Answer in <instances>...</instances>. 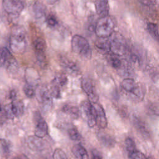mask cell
Masks as SVG:
<instances>
[{
	"label": "cell",
	"instance_id": "36",
	"mask_svg": "<svg viewBox=\"0 0 159 159\" xmlns=\"http://www.w3.org/2000/svg\"><path fill=\"white\" fill-rule=\"evenodd\" d=\"M9 98L13 100V101L15 100L16 98V92L15 90H11L10 93H9Z\"/></svg>",
	"mask_w": 159,
	"mask_h": 159
},
{
	"label": "cell",
	"instance_id": "17",
	"mask_svg": "<svg viewBox=\"0 0 159 159\" xmlns=\"http://www.w3.org/2000/svg\"><path fill=\"white\" fill-rule=\"evenodd\" d=\"M39 100L42 104V107L45 111H49L52 105V96L47 89H41L39 92Z\"/></svg>",
	"mask_w": 159,
	"mask_h": 159
},
{
	"label": "cell",
	"instance_id": "6",
	"mask_svg": "<svg viewBox=\"0 0 159 159\" xmlns=\"http://www.w3.org/2000/svg\"><path fill=\"white\" fill-rule=\"evenodd\" d=\"M80 112L86 119L89 127H93L96 124L95 109L93 104L89 101L81 102Z\"/></svg>",
	"mask_w": 159,
	"mask_h": 159
},
{
	"label": "cell",
	"instance_id": "32",
	"mask_svg": "<svg viewBox=\"0 0 159 159\" xmlns=\"http://www.w3.org/2000/svg\"><path fill=\"white\" fill-rule=\"evenodd\" d=\"M128 156L130 159H147L145 155L137 150L128 154Z\"/></svg>",
	"mask_w": 159,
	"mask_h": 159
},
{
	"label": "cell",
	"instance_id": "31",
	"mask_svg": "<svg viewBox=\"0 0 159 159\" xmlns=\"http://www.w3.org/2000/svg\"><path fill=\"white\" fill-rule=\"evenodd\" d=\"M53 159H68L65 152L59 148H57L55 150L53 153Z\"/></svg>",
	"mask_w": 159,
	"mask_h": 159
},
{
	"label": "cell",
	"instance_id": "12",
	"mask_svg": "<svg viewBox=\"0 0 159 159\" xmlns=\"http://www.w3.org/2000/svg\"><path fill=\"white\" fill-rule=\"evenodd\" d=\"M24 104L20 101H14L5 107V112L9 118L19 117L24 113Z\"/></svg>",
	"mask_w": 159,
	"mask_h": 159
},
{
	"label": "cell",
	"instance_id": "19",
	"mask_svg": "<svg viewBox=\"0 0 159 159\" xmlns=\"http://www.w3.org/2000/svg\"><path fill=\"white\" fill-rule=\"evenodd\" d=\"M98 138L100 143L104 147L107 148H112L115 146L116 140L110 135L102 132H99Z\"/></svg>",
	"mask_w": 159,
	"mask_h": 159
},
{
	"label": "cell",
	"instance_id": "1",
	"mask_svg": "<svg viewBox=\"0 0 159 159\" xmlns=\"http://www.w3.org/2000/svg\"><path fill=\"white\" fill-rule=\"evenodd\" d=\"M116 26L115 19L111 16L99 18L94 26V32L99 38H109Z\"/></svg>",
	"mask_w": 159,
	"mask_h": 159
},
{
	"label": "cell",
	"instance_id": "2",
	"mask_svg": "<svg viewBox=\"0 0 159 159\" xmlns=\"http://www.w3.org/2000/svg\"><path fill=\"white\" fill-rule=\"evenodd\" d=\"M9 44L11 50L16 53H23L27 46L25 32L24 28L21 26H17L12 30Z\"/></svg>",
	"mask_w": 159,
	"mask_h": 159
},
{
	"label": "cell",
	"instance_id": "25",
	"mask_svg": "<svg viewBox=\"0 0 159 159\" xmlns=\"http://www.w3.org/2000/svg\"><path fill=\"white\" fill-rule=\"evenodd\" d=\"M147 29L149 34L157 40H158V28L157 24L153 22H148L147 25Z\"/></svg>",
	"mask_w": 159,
	"mask_h": 159
},
{
	"label": "cell",
	"instance_id": "35",
	"mask_svg": "<svg viewBox=\"0 0 159 159\" xmlns=\"http://www.w3.org/2000/svg\"><path fill=\"white\" fill-rule=\"evenodd\" d=\"M140 2L142 3L143 5L147 6L148 7L154 6L156 3V2L154 1H140Z\"/></svg>",
	"mask_w": 159,
	"mask_h": 159
},
{
	"label": "cell",
	"instance_id": "21",
	"mask_svg": "<svg viewBox=\"0 0 159 159\" xmlns=\"http://www.w3.org/2000/svg\"><path fill=\"white\" fill-rule=\"evenodd\" d=\"M95 46L98 50L104 53L110 51L108 38H99L95 42Z\"/></svg>",
	"mask_w": 159,
	"mask_h": 159
},
{
	"label": "cell",
	"instance_id": "37",
	"mask_svg": "<svg viewBox=\"0 0 159 159\" xmlns=\"http://www.w3.org/2000/svg\"><path fill=\"white\" fill-rule=\"evenodd\" d=\"M11 159H28V158L25 155L20 154V155H18L13 157Z\"/></svg>",
	"mask_w": 159,
	"mask_h": 159
},
{
	"label": "cell",
	"instance_id": "9",
	"mask_svg": "<svg viewBox=\"0 0 159 159\" xmlns=\"http://www.w3.org/2000/svg\"><path fill=\"white\" fill-rule=\"evenodd\" d=\"M4 11L11 16H17L20 14L25 7V3L22 1L5 0L2 1Z\"/></svg>",
	"mask_w": 159,
	"mask_h": 159
},
{
	"label": "cell",
	"instance_id": "38",
	"mask_svg": "<svg viewBox=\"0 0 159 159\" xmlns=\"http://www.w3.org/2000/svg\"><path fill=\"white\" fill-rule=\"evenodd\" d=\"M147 159H153L152 157H148V158H147Z\"/></svg>",
	"mask_w": 159,
	"mask_h": 159
},
{
	"label": "cell",
	"instance_id": "27",
	"mask_svg": "<svg viewBox=\"0 0 159 159\" xmlns=\"http://www.w3.org/2000/svg\"><path fill=\"white\" fill-rule=\"evenodd\" d=\"M68 134L71 140L74 141H79L81 139V135L78 130L75 128L72 127L68 129Z\"/></svg>",
	"mask_w": 159,
	"mask_h": 159
},
{
	"label": "cell",
	"instance_id": "14",
	"mask_svg": "<svg viewBox=\"0 0 159 159\" xmlns=\"http://www.w3.org/2000/svg\"><path fill=\"white\" fill-rule=\"evenodd\" d=\"M133 124L136 130L144 138L150 137V131L147 124L140 117L137 116L133 117Z\"/></svg>",
	"mask_w": 159,
	"mask_h": 159
},
{
	"label": "cell",
	"instance_id": "7",
	"mask_svg": "<svg viewBox=\"0 0 159 159\" xmlns=\"http://www.w3.org/2000/svg\"><path fill=\"white\" fill-rule=\"evenodd\" d=\"M81 84L82 89L88 97L89 101L92 104L98 103L99 95L91 80L89 78L84 77L81 80Z\"/></svg>",
	"mask_w": 159,
	"mask_h": 159
},
{
	"label": "cell",
	"instance_id": "34",
	"mask_svg": "<svg viewBox=\"0 0 159 159\" xmlns=\"http://www.w3.org/2000/svg\"><path fill=\"white\" fill-rule=\"evenodd\" d=\"M91 159H102V157L98 150L93 149L91 151Z\"/></svg>",
	"mask_w": 159,
	"mask_h": 159
},
{
	"label": "cell",
	"instance_id": "18",
	"mask_svg": "<svg viewBox=\"0 0 159 159\" xmlns=\"http://www.w3.org/2000/svg\"><path fill=\"white\" fill-rule=\"evenodd\" d=\"M94 6L96 13L100 18L109 16V5L107 1H96Z\"/></svg>",
	"mask_w": 159,
	"mask_h": 159
},
{
	"label": "cell",
	"instance_id": "8",
	"mask_svg": "<svg viewBox=\"0 0 159 159\" xmlns=\"http://www.w3.org/2000/svg\"><path fill=\"white\" fill-rule=\"evenodd\" d=\"M34 120L35 124V136L41 139L43 138L48 134V127L47 123L39 112H35Z\"/></svg>",
	"mask_w": 159,
	"mask_h": 159
},
{
	"label": "cell",
	"instance_id": "16",
	"mask_svg": "<svg viewBox=\"0 0 159 159\" xmlns=\"http://www.w3.org/2000/svg\"><path fill=\"white\" fill-rule=\"evenodd\" d=\"M61 66L68 73L73 75H77L80 73V68L79 66L74 61L66 58L65 57L60 59Z\"/></svg>",
	"mask_w": 159,
	"mask_h": 159
},
{
	"label": "cell",
	"instance_id": "28",
	"mask_svg": "<svg viewBox=\"0 0 159 159\" xmlns=\"http://www.w3.org/2000/svg\"><path fill=\"white\" fill-rule=\"evenodd\" d=\"M125 147L128 154L137 150L134 141L130 137H127L125 140Z\"/></svg>",
	"mask_w": 159,
	"mask_h": 159
},
{
	"label": "cell",
	"instance_id": "13",
	"mask_svg": "<svg viewBox=\"0 0 159 159\" xmlns=\"http://www.w3.org/2000/svg\"><path fill=\"white\" fill-rule=\"evenodd\" d=\"M93 104L95 109L96 124L101 129H105L107 125V120L103 107L98 103Z\"/></svg>",
	"mask_w": 159,
	"mask_h": 159
},
{
	"label": "cell",
	"instance_id": "22",
	"mask_svg": "<svg viewBox=\"0 0 159 159\" xmlns=\"http://www.w3.org/2000/svg\"><path fill=\"white\" fill-rule=\"evenodd\" d=\"M33 11L35 17L37 19H40L45 14V6L42 2L36 1L33 6Z\"/></svg>",
	"mask_w": 159,
	"mask_h": 159
},
{
	"label": "cell",
	"instance_id": "15",
	"mask_svg": "<svg viewBox=\"0 0 159 159\" xmlns=\"http://www.w3.org/2000/svg\"><path fill=\"white\" fill-rule=\"evenodd\" d=\"M27 143L28 147L35 152H40L45 148L46 144L44 140L36 136H30L27 139Z\"/></svg>",
	"mask_w": 159,
	"mask_h": 159
},
{
	"label": "cell",
	"instance_id": "30",
	"mask_svg": "<svg viewBox=\"0 0 159 159\" xmlns=\"http://www.w3.org/2000/svg\"><path fill=\"white\" fill-rule=\"evenodd\" d=\"M0 145L3 154L8 155L11 151L10 143L4 139H0Z\"/></svg>",
	"mask_w": 159,
	"mask_h": 159
},
{
	"label": "cell",
	"instance_id": "39",
	"mask_svg": "<svg viewBox=\"0 0 159 159\" xmlns=\"http://www.w3.org/2000/svg\"><path fill=\"white\" fill-rule=\"evenodd\" d=\"M1 110H2V107H1V104H0V112L1 111Z\"/></svg>",
	"mask_w": 159,
	"mask_h": 159
},
{
	"label": "cell",
	"instance_id": "5",
	"mask_svg": "<svg viewBox=\"0 0 159 159\" xmlns=\"http://www.w3.org/2000/svg\"><path fill=\"white\" fill-rule=\"evenodd\" d=\"M121 87L135 100L142 101L145 96L144 88L132 78H127L121 82Z\"/></svg>",
	"mask_w": 159,
	"mask_h": 159
},
{
	"label": "cell",
	"instance_id": "29",
	"mask_svg": "<svg viewBox=\"0 0 159 159\" xmlns=\"http://www.w3.org/2000/svg\"><path fill=\"white\" fill-rule=\"evenodd\" d=\"M24 92L25 96L29 98H32L35 96V92L33 85L26 83L24 86Z\"/></svg>",
	"mask_w": 159,
	"mask_h": 159
},
{
	"label": "cell",
	"instance_id": "4",
	"mask_svg": "<svg viewBox=\"0 0 159 159\" xmlns=\"http://www.w3.org/2000/svg\"><path fill=\"white\" fill-rule=\"evenodd\" d=\"M109 50L116 56H123L128 51V45L124 37L119 32H114L109 38Z\"/></svg>",
	"mask_w": 159,
	"mask_h": 159
},
{
	"label": "cell",
	"instance_id": "33",
	"mask_svg": "<svg viewBox=\"0 0 159 159\" xmlns=\"http://www.w3.org/2000/svg\"><path fill=\"white\" fill-rule=\"evenodd\" d=\"M47 23L49 25L52 26V27H54L55 26L58 22H57V20L55 17V16L52 15V14H50L48 16V17H47Z\"/></svg>",
	"mask_w": 159,
	"mask_h": 159
},
{
	"label": "cell",
	"instance_id": "10",
	"mask_svg": "<svg viewBox=\"0 0 159 159\" xmlns=\"http://www.w3.org/2000/svg\"><path fill=\"white\" fill-rule=\"evenodd\" d=\"M17 63L12 57L10 51L6 47L0 48V66H5L11 70H15Z\"/></svg>",
	"mask_w": 159,
	"mask_h": 159
},
{
	"label": "cell",
	"instance_id": "3",
	"mask_svg": "<svg viewBox=\"0 0 159 159\" xmlns=\"http://www.w3.org/2000/svg\"><path fill=\"white\" fill-rule=\"evenodd\" d=\"M71 44L72 50L75 53L84 59H91L92 52L86 39L80 35H75L71 39Z\"/></svg>",
	"mask_w": 159,
	"mask_h": 159
},
{
	"label": "cell",
	"instance_id": "26",
	"mask_svg": "<svg viewBox=\"0 0 159 159\" xmlns=\"http://www.w3.org/2000/svg\"><path fill=\"white\" fill-rule=\"evenodd\" d=\"M108 61L109 65L114 68L116 70H120L122 66V61L118 58L117 56L116 55H111L109 56L108 58Z\"/></svg>",
	"mask_w": 159,
	"mask_h": 159
},
{
	"label": "cell",
	"instance_id": "23",
	"mask_svg": "<svg viewBox=\"0 0 159 159\" xmlns=\"http://www.w3.org/2000/svg\"><path fill=\"white\" fill-rule=\"evenodd\" d=\"M62 110L65 113L69 114L73 119L78 118L80 116V114L79 108L75 106L65 104L63 106Z\"/></svg>",
	"mask_w": 159,
	"mask_h": 159
},
{
	"label": "cell",
	"instance_id": "11",
	"mask_svg": "<svg viewBox=\"0 0 159 159\" xmlns=\"http://www.w3.org/2000/svg\"><path fill=\"white\" fill-rule=\"evenodd\" d=\"M33 46L38 61L40 63L45 64V55L46 50V43L45 40L41 37H38L35 38L33 42Z\"/></svg>",
	"mask_w": 159,
	"mask_h": 159
},
{
	"label": "cell",
	"instance_id": "20",
	"mask_svg": "<svg viewBox=\"0 0 159 159\" xmlns=\"http://www.w3.org/2000/svg\"><path fill=\"white\" fill-rule=\"evenodd\" d=\"M71 152L78 159H89L87 150L80 143L75 145L71 149Z\"/></svg>",
	"mask_w": 159,
	"mask_h": 159
},
{
	"label": "cell",
	"instance_id": "24",
	"mask_svg": "<svg viewBox=\"0 0 159 159\" xmlns=\"http://www.w3.org/2000/svg\"><path fill=\"white\" fill-rule=\"evenodd\" d=\"M67 81L68 79L66 75H65L64 74H59L55 77L53 81L52 85L56 86L60 88L61 87L64 86L66 84Z\"/></svg>",
	"mask_w": 159,
	"mask_h": 159
}]
</instances>
